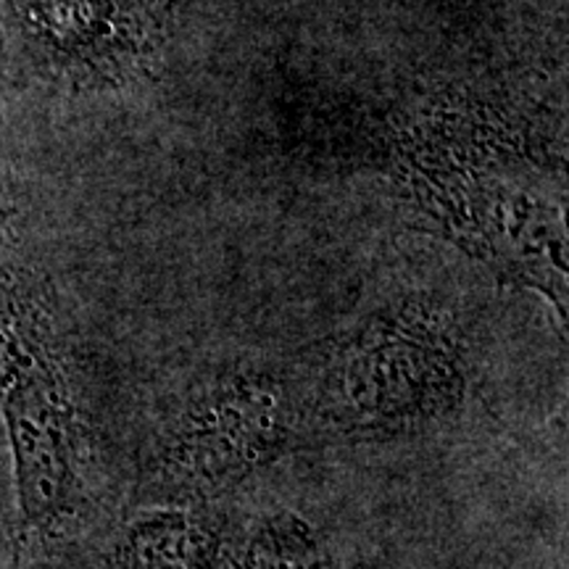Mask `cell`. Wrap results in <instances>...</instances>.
Wrapping results in <instances>:
<instances>
[{
	"label": "cell",
	"instance_id": "1",
	"mask_svg": "<svg viewBox=\"0 0 569 569\" xmlns=\"http://www.w3.org/2000/svg\"><path fill=\"white\" fill-rule=\"evenodd\" d=\"M0 417L21 525L59 536L80 509V409L51 311L0 264Z\"/></svg>",
	"mask_w": 569,
	"mask_h": 569
},
{
	"label": "cell",
	"instance_id": "2",
	"mask_svg": "<svg viewBox=\"0 0 569 569\" xmlns=\"http://www.w3.org/2000/svg\"><path fill=\"white\" fill-rule=\"evenodd\" d=\"M122 553L134 569H198L209 559V540L193 525L148 522L132 530Z\"/></svg>",
	"mask_w": 569,
	"mask_h": 569
},
{
	"label": "cell",
	"instance_id": "3",
	"mask_svg": "<svg viewBox=\"0 0 569 569\" xmlns=\"http://www.w3.org/2000/svg\"><path fill=\"white\" fill-rule=\"evenodd\" d=\"M0 569H3V567H0Z\"/></svg>",
	"mask_w": 569,
	"mask_h": 569
}]
</instances>
